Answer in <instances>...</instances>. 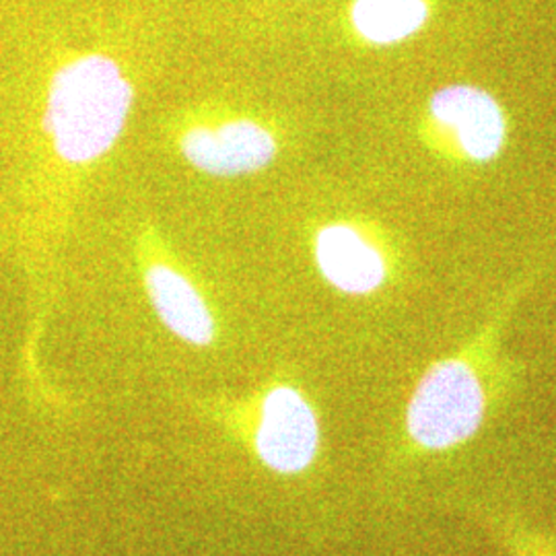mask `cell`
<instances>
[{
	"mask_svg": "<svg viewBox=\"0 0 556 556\" xmlns=\"http://www.w3.org/2000/svg\"><path fill=\"white\" fill-rule=\"evenodd\" d=\"M184 157L211 176H241L266 167L277 155L273 135L250 119L219 128H192L181 139Z\"/></svg>",
	"mask_w": 556,
	"mask_h": 556,
	"instance_id": "obj_5",
	"label": "cell"
},
{
	"mask_svg": "<svg viewBox=\"0 0 556 556\" xmlns=\"http://www.w3.org/2000/svg\"><path fill=\"white\" fill-rule=\"evenodd\" d=\"M497 324L450 357L439 358L408 400L404 431L422 456H445L477 438L491 413V358Z\"/></svg>",
	"mask_w": 556,
	"mask_h": 556,
	"instance_id": "obj_1",
	"label": "cell"
},
{
	"mask_svg": "<svg viewBox=\"0 0 556 556\" xmlns=\"http://www.w3.org/2000/svg\"><path fill=\"white\" fill-rule=\"evenodd\" d=\"M132 89L114 60L85 56L60 68L52 80L46 130L62 160L101 157L119 137L130 112Z\"/></svg>",
	"mask_w": 556,
	"mask_h": 556,
	"instance_id": "obj_2",
	"label": "cell"
},
{
	"mask_svg": "<svg viewBox=\"0 0 556 556\" xmlns=\"http://www.w3.org/2000/svg\"><path fill=\"white\" fill-rule=\"evenodd\" d=\"M319 422L312 404L295 388H275L262 402L256 450L268 468L299 475L318 456Z\"/></svg>",
	"mask_w": 556,
	"mask_h": 556,
	"instance_id": "obj_4",
	"label": "cell"
},
{
	"mask_svg": "<svg viewBox=\"0 0 556 556\" xmlns=\"http://www.w3.org/2000/svg\"><path fill=\"white\" fill-rule=\"evenodd\" d=\"M351 20L363 40L390 46L408 40L429 20L427 0H355Z\"/></svg>",
	"mask_w": 556,
	"mask_h": 556,
	"instance_id": "obj_8",
	"label": "cell"
},
{
	"mask_svg": "<svg viewBox=\"0 0 556 556\" xmlns=\"http://www.w3.org/2000/svg\"><path fill=\"white\" fill-rule=\"evenodd\" d=\"M439 132L452 140L462 157L491 163L507 140V119L497 100L475 85H447L429 101Z\"/></svg>",
	"mask_w": 556,
	"mask_h": 556,
	"instance_id": "obj_3",
	"label": "cell"
},
{
	"mask_svg": "<svg viewBox=\"0 0 556 556\" xmlns=\"http://www.w3.org/2000/svg\"><path fill=\"white\" fill-rule=\"evenodd\" d=\"M316 262L321 277L346 295H369L388 277L378 248L346 223H334L319 231Z\"/></svg>",
	"mask_w": 556,
	"mask_h": 556,
	"instance_id": "obj_6",
	"label": "cell"
},
{
	"mask_svg": "<svg viewBox=\"0 0 556 556\" xmlns=\"http://www.w3.org/2000/svg\"><path fill=\"white\" fill-rule=\"evenodd\" d=\"M147 293L161 321L181 340L204 346L215 337V321L199 291L169 266L147 270Z\"/></svg>",
	"mask_w": 556,
	"mask_h": 556,
	"instance_id": "obj_7",
	"label": "cell"
},
{
	"mask_svg": "<svg viewBox=\"0 0 556 556\" xmlns=\"http://www.w3.org/2000/svg\"><path fill=\"white\" fill-rule=\"evenodd\" d=\"M472 514L503 556H556V532L511 509L475 503Z\"/></svg>",
	"mask_w": 556,
	"mask_h": 556,
	"instance_id": "obj_9",
	"label": "cell"
}]
</instances>
